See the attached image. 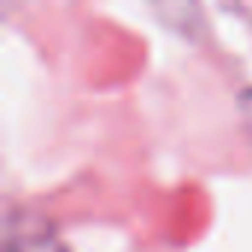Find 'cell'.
Masks as SVG:
<instances>
[{
  "label": "cell",
  "mask_w": 252,
  "mask_h": 252,
  "mask_svg": "<svg viewBox=\"0 0 252 252\" xmlns=\"http://www.w3.org/2000/svg\"><path fill=\"white\" fill-rule=\"evenodd\" d=\"M240 110H243L246 125L252 128V89H249V92H243V98H240Z\"/></svg>",
  "instance_id": "1"
}]
</instances>
